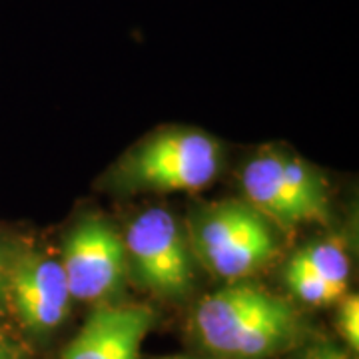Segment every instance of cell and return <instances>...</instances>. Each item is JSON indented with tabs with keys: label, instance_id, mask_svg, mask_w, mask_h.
Masks as SVG:
<instances>
[{
	"label": "cell",
	"instance_id": "6da1fadb",
	"mask_svg": "<svg viewBox=\"0 0 359 359\" xmlns=\"http://www.w3.org/2000/svg\"><path fill=\"white\" fill-rule=\"evenodd\" d=\"M194 332L219 359H268L294 346L302 325L283 297L254 283L233 282L200 299Z\"/></svg>",
	"mask_w": 359,
	"mask_h": 359
},
{
	"label": "cell",
	"instance_id": "ba28073f",
	"mask_svg": "<svg viewBox=\"0 0 359 359\" xmlns=\"http://www.w3.org/2000/svg\"><path fill=\"white\" fill-rule=\"evenodd\" d=\"M134 308L136 304L100 306L68 344L62 359H110V353L132 318Z\"/></svg>",
	"mask_w": 359,
	"mask_h": 359
},
{
	"label": "cell",
	"instance_id": "7a4b0ae2",
	"mask_svg": "<svg viewBox=\"0 0 359 359\" xmlns=\"http://www.w3.org/2000/svg\"><path fill=\"white\" fill-rule=\"evenodd\" d=\"M188 240L196 262L230 282L264 269L280 250L271 224L248 202L202 208L192 218Z\"/></svg>",
	"mask_w": 359,
	"mask_h": 359
},
{
	"label": "cell",
	"instance_id": "9a60e30c",
	"mask_svg": "<svg viewBox=\"0 0 359 359\" xmlns=\"http://www.w3.org/2000/svg\"><path fill=\"white\" fill-rule=\"evenodd\" d=\"M8 256L11 248L0 240V313L8 308Z\"/></svg>",
	"mask_w": 359,
	"mask_h": 359
},
{
	"label": "cell",
	"instance_id": "7c38bea8",
	"mask_svg": "<svg viewBox=\"0 0 359 359\" xmlns=\"http://www.w3.org/2000/svg\"><path fill=\"white\" fill-rule=\"evenodd\" d=\"M154 323V311L148 306H138L134 308L132 318L126 323L122 335L118 337L114 349L110 353V359H138L140 358V346L146 334L150 332Z\"/></svg>",
	"mask_w": 359,
	"mask_h": 359
},
{
	"label": "cell",
	"instance_id": "277c9868",
	"mask_svg": "<svg viewBox=\"0 0 359 359\" xmlns=\"http://www.w3.org/2000/svg\"><path fill=\"white\" fill-rule=\"evenodd\" d=\"M128 266L142 285L162 297H184L196 282L192 245L174 214L150 208L130 224L126 238Z\"/></svg>",
	"mask_w": 359,
	"mask_h": 359
},
{
	"label": "cell",
	"instance_id": "9c48e42d",
	"mask_svg": "<svg viewBox=\"0 0 359 359\" xmlns=\"http://www.w3.org/2000/svg\"><path fill=\"white\" fill-rule=\"evenodd\" d=\"M278 170L285 188L294 196L306 222L325 219L330 214L327 184L316 168L302 158L278 152Z\"/></svg>",
	"mask_w": 359,
	"mask_h": 359
},
{
	"label": "cell",
	"instance_id": "5bb4252c",
	"mask_svg": "<svg viewBox=\"0 0 359 359\" xmlns=\"http://www.w3.org/2000/svg\"><path fill=\"white\" fill-rule=\"evenodd\" d=\"M295 359H351L349 353L339 349V347L332 344V341H318L308 349H304Z\"/></svg>",
	"mask_w": 359,
	"mask_h": 359
},
{
	"label": "cell",
	"instance_id": "8fae6325",
	"mask_svg": "<svg viewBox=\"0 0 359 359\" xmlns=\"http://www.w3.org/2000/svg\"><path fill=\"white\" fill-rule=\"evenodd\" d=\"M283 280L292 290V294L308 306H330L344 297V294H339L332 285H327L318 273L306 268L295 256L285 266Z\"/></svg>",
	"mask_w": 359,
	"mask_h": 359
},
{
	"label": "cell",
	"instance_id": "5b68a950",
	"mask_svg": "<svg viewBox=\"0 0 359 359\" xmlns=\"http://www.w3.org/2000/svg\"><path fill=\"white\" fill-rule=\"evenodd\" d=\"M60 264L72 299L88 304L114 297L130 268L124 240L100 218L82 219L68 231Z\"/></svg>",
	"mask_w": 359,
	"mask_h": 359
},
{
	"label": "cell",
	"instance_id": "4fadbf2b",
	"mask_svg": "<svg viewBox=\"0 0 359 359\" xmlns=\"http://www.w3.org/2000/svg\"><path fill=\"white\" fill-rule=\"evenodd\" d=\"M339 306V330L351 349L359 347V299L358 295H344Z\"/></svg>",
	"mask_w": 359,
	"mask_h": 359
},
{
	"label": "cell",
	"instance_id": "3957f363",
	"mask_svg": "<svg viewBox=\"0 0 359 359\" xmlns=\"http://www.w3.org/2000/svg\"><path fill=\"white\" fill-rule=\"evenodd\" d=\"M219 144L198 130H166L120 160L114 184L132 192H196L218 176Z\"/></svg>",
	"mask_w": 359,
	"mask_h": 359
},
{
	"label": "cell",
	"instance_id": "8992f818",
	"mask_svg": "<svg viewBox=\"0 0 359 359\" xmlns=\"http://www.w3.org/2000/svg\"><path fill=\"white\" fill-rule=\"evenodd\" d=\"M8 308L34 335H48L68 318L72 295L60 259L39 248H11Z\"/></svg>",
	"mask_w": 359,
	"mask_h": 359
},
{
	"label": "cell",
	"instance_id": "30bf717a",
	"mask_svg": "<svg viewBox=\"0 0 359 359\" xmlns=\"http://www.w3.org/2000/svg\"><path fill=\"white\" fill-rule=\"evenodd\" d=\"M295 257L313 273H318L327 285L346 295L349 282V257L341 244H337L335 240H320L302 248Z\"/></svg>",
	"mask_w": 359,
	"mask_h": 359
},
{
	"label": "cell",
	"instance_id": "52a82bcc",
	"mask_svg": "<svg viewBox=\"0 0 359 359\" xmlns=\"http://www.w3.org/2000/svg\"><path fill=\"white\" fill-rule=\"evenodd\" d=\"M242 186L248 204L257 210L268 222L283 230H292L306 218L295 204L294 196L285 188L278 170V150H266L254 156L244 168Z\"/></svg>",
	"mask_w": 359,
	"mask_h": 359
},
{
	"label": "cell",
	"instance_id": "2e32d148",
	"mask_svg": "<svg viewBox=\"0 0 359 359\" xmlns=\"http://www.w3.org/2000/svg\"><path fill=\"white\" fill-rule=\"evenodd\" d=\"M0 359H25L22 351L14 346L11 339H6L4 335H0Z\"/></svg>",
	"mask_w": 359,
	"mask_h": 359
},
{
	"label": "cell",
	"instance_id": "e0dca14e",
	"mask_svg": "<svg viewBox=\"0 0 359 359\" xmlns=\"http://www.w3.org/2000/svg\"><path fill=\"white\" fill-rule=\"evenodd\" d=\"M156 359H204V358H192V355H166V358H156Z\"/></svg>",
	"mask_w": 359,
	"mask_h": 359
}]
</instances>
